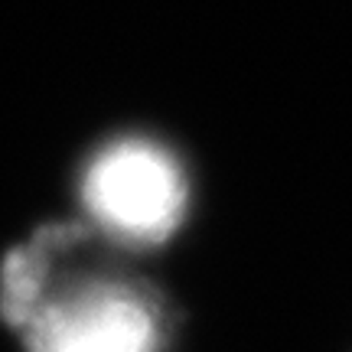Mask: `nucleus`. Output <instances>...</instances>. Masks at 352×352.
I'll return each instance as SVG.
<instances>
[{
    "mask_svg": "<svg viewBox=\"0 0 352 352\" xmlns=\"http://www.w3.org/2000/svg\"><path fill=\"white\" fill-rule=\"evenodd\" d=\"M0 310L26 352H166L151 284L104 264L95 228L46 226L0 267Z\"/></svg>",
    "mask_w": 352,
    "mask_h": 352,
    "instance_id": "obj_1",
    "label": "nucleus"
},
{
    "mask_svg": "<svg viewBox=\"0 0 352 352\" xmlns=\"http://www.w3.org/2000/svg\"><path fill=\"white\" fill-rule=\"evenodd\" d=\"M186 173L164 144L118 138L82 173V206L98 235L118 245H157L186 215Z\"/></svg>",
    "mask_w": 352,
    "mask_h": 352,
    "instance_id": "obj_2",
    "label": "nucleus"
}]
</instances>
